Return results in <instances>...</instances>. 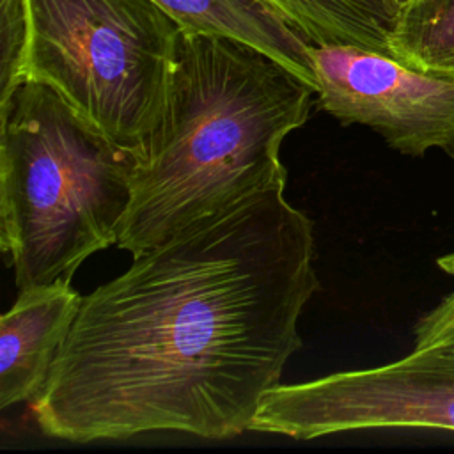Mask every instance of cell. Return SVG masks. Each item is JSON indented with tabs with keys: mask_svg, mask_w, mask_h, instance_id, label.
Segmentation results:
<instances>
[{
	"mask_svg": "<svg viewBox=\"0 0 454 454\" xmlns=\"http://www.w3.org/2000/svg\"><path fill=\"white\" fill-rule=\"evenodd\" d=\"M27 80L138 158L163 114L183 27L153 0H28Z\"/></svg>",
	"mask_w": 454,
	"mask_h": 454,
	"instance_id": "obj_4",
	"label": "cell"
},
{
	"mask_svg": "<svg viewBox=\"0 0 454 454\" xmlns=\"http://www.w3.org/2000/svg\"><path fill=\"white\" fill-rule=\"evenodd\" d=\"M388 48L403 64L454 82V0H408Z\"/></svg>",
	"mask_w": 454,
	"mask_h": 454,
	"instance_id": "obj_10",
	"label": "cell"
},
{
	"mask_svg": "<svg viewBox=\"0 0 454 454\" xmlns=\"http://www.w3.org/2000/svg\"><path fill=\"white\" fill-rule=\"evenodd\" d=\"M83 296L59 278L20 289L0 319V408L34 401L50 374Z\"/></svg>",
	"mask_w": 454,
	"mask_h": 454,
	"instance_id": "obj_7",
	"label": "cell"
},
{
	"mask_svg": "<svg viewBox=\"0 0 454 454\" xmlns=\"http://www.w3.org/2000/svg\"><path fill=\"white\" fill-rule=\"evenodd\" d=\"M138 161L46 83L0 105V245L18 289L71 280L117 245Z\"/></svg>",
	"mask_w": 454,
	"mask_h": 454,
	"instance_id": "obj_3",
	"label": "cell"
},
{
	"mask_svg": "<svg viewBox=\"0 0 454 454\" xmlns=\"http://www.w3.org/2000/svg\"><path fill=\"white\" fill-rule=\"evenodd\" d=\"M385 427L454 431L452 355L413 349L380 367L280 383L250 424V431L298 440Z\"/></svg>",
	"mask_w": 454,
	"mask_h": 454,
	"instance_id": "obj_5",
	"label": "cell"
},
{
	"mask_svg": "<svg viewBox=\"0 0 454 454\" xmlns=\"http://www.w3.org/2000/svg\"><path fill=\"white\" fill-rule=\"evenodd\" d=\"M436 264H438V268H440L442 271H445L447 275H452V277H454V252L438 257V259H436Z\"/></svg>",
	"mask_w": 454,
	"mask_h": 454,
	"instance_id": "obj_13",
	"label": "cell"
},
{
	"mask_svg": "<svg viewBox=\"0 0 454 454\" xmlns=\"http://www.w3.org/2000/svg\"><path fill=\"white\" fill-rule=\"evenodd\" d=\"M317 108L364 124L406 156L440 149L454 158V82L392 55L351 44H312Z\"/></svg>",
	"mask_w": 454,
	"mask_h": 454,
	"instance_id": "obj_6",
	"label": "cell"
},
{
	"mask_svg": "<svg viewBox=\"0 0 454 454\" xmlns=\"http://www.w3.org/2000/svg\"><path fill=\"white\" fill-rule=\"evenodd\" d=\"M413 349L454 356V291L445 294L413 328Z\"/></svg>",
	"mask_w": 454,
	"mask_h": 454,
	"instance_id": "obj_12",
	"label": "cell"
},
{
	"mask_svg": "<svg viewBox=\"0 0 454 454\" xmlns=\"http://www.w3.org/2000/svg\"><path fill=\"white\" fill-rule=\"evenodd\" d=\"M28 0H0V105L27 80Z\"/></svg>",
	"mask_w": 454,
	"mask_h": 454,
	"instance_id": "obj_11",
	"label": "cell"
},
{
	"mask_svg": "<svg viewBox=\"0 0 454 454\" xmlns=\"http://www.w3.org/2000/svg\"><path fill=\"white\" fill-rule=\"evenodd\" d=\"M184 30L245 41L277 59L317 92L310 43L264 0H153Z\"/></svg>",
	"mask_w": 454,
	"mask_h": 454,
	"instance_id": "obj_8",
	"label": "cell"
},
{
	"mask_svg": "<svg viewBox=\"0 0 454 454\" xmlns=\"http://www.w3.org/2000/svg\"><path fill=\"white\" fill-rule=\"evenodd\" d=\"M310 44H351L390 55L397 11L387 0H264Z\"/></svg>",
	"mask_w": 454,
	"mask_h": 454,
	"instance_id": "obj_9",
	"label": "cell"
},
{
	"mask_svg": "<svg viewBox=\"0 0 454 454\" xmlns=\"http://www.w3.org/2000/svg\"><path fill=\"white\" fill-rule=\"evenodd\" d=\"M287 174L133 257L83 296L41 394L39 429L87 443L151 431H250L301 348L319 289L312 220Z\"/></svg>",
	"mask_w": 454,
	"mask_h": 454,
	"instance_id": "obj_1",
	"label": "cell"
},
{
	"mask_svg": "<svg viewBox=\"0 0 454 454\" xmlns=\"http://www.w3.org/2000/svg\"><path fill=\"white\" fill-rule=\"evenodd\" d=\"M314 94L255 46L183 28L117 247L135 257L286 176L282 142L307 122Z\"/></svg>",
	"mask_w": 454,
	"mask_h": 454,
	"instance_id": "obj_2",
	"label": "cell"
},
{
	"mask_svg": "<svg viewBox=\"0 0 454 454\" xmlns=\"http://www.w3.org/2000/svg\"><path fill=\"white\" fill-rule=\"evenodd\" d=\"M387 2H388V4H390V5L399 12V11H401V7H403L408 0H387Z\"/></svg>",
	"mask_w": 454,
	"mask_h": 454,
	"instance_id": "obj_14",
	"label": "cell"
}]
</instances>
